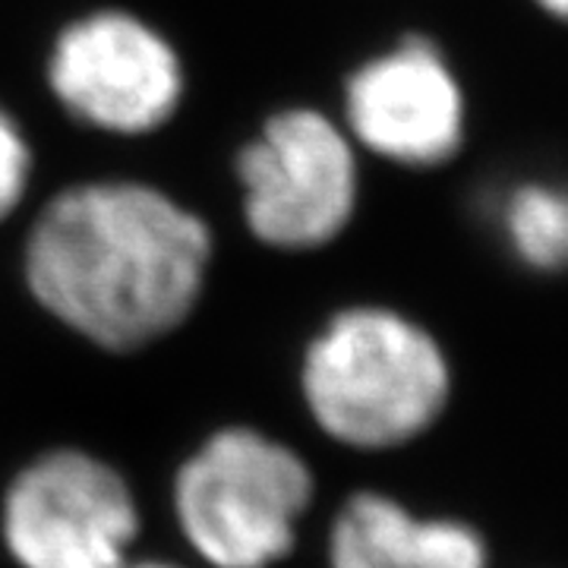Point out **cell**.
Wrapping results in <instances>:
<instances>
[{"label":"cell","instance_id":"obj_11","mask_svg":"<svg viewBox=\"0 0 568 568\" xmlns=\"http://www.w3.org/2000/svg\"><path fill=\"white\" fill-rule=\"evenodd\" d=\"M540 13H547L549 20L568 22V0H530Z\"/></svg>","mask_w":568,"mask_h":568},{"label":"cell","instance_id":"obj_2","mask_svg":"<svg viewBox=\"0 0 568 568\" xmlns=\"http://www.w3.org/2000/svg\"><path fill=\"white\" fill-rule=\"evenodd\" d=\"M304 395L342 446H407L446 414L452 364L433 332L405 313L351 306L306 351Z\"/></svg>","mask_w":568,"mask_h":568},{"label":"cell","instance_id":"obj_1","mask_svg":"<svg viewBox=\"0 0 568 568\" xmlns=\"http://www.w3.org/2000/svg\"><path fill=\"white\" fill-rule=\"evenodd\" d=\"M212 231L168 193L130 181L67 186L29 231L26 278L51 316L104 351L174 332L200 301Z\"/></svg>","mask_w":568,"mask_h":568},{"label":"cell","instance_id":"obj_8","mask_svg":"<svg viewBox=\"0 0 568 568\" xmlns=\"http://www.w3.org/2000/svg\"><path fill=\"white\" fill-rule=\"evenodd\" d=\"M332 568H489L484 534L458 518H424L383 493H357L335 518Z\"/></svg>","mask_w":568,"mask_h":568},{"label":"cell","instance_id":"obj_5","mask_svg":"<svg viewBox=\"0 0 568 568\" xmlns=\"http://www.w3.org/2000/svg\"><path fill=\"white\" fill-rule=\"evenodd\" d=\"M58 102L89 126L142 136L174 118L183 95L178 51L149 22L102 10L67 26L51 51Z\"/></svg>","mask_w":568,"mask_h":568},{"label":"cell","instance_id":"obj_3","mask_svg":"<svg viewBox=\"0 0 568 568\" xmlns=\"http://www.w3.org/2000/svg\"><path fill=\"white\" fill-rule=\"evenodd\" d=\"M313 499L301 455L253 429H224L183 465L178 518L215 568H265L294 547V525Z\"/></svg>","mask_w":568,"mask_h":568},{"label":"cell","instance_id":"obj_4","mask_svg":"<svg viewBox=\"0 0 568 568\" xmlns=\"http://www.w3.org/2000/svg\"><path fill=\"white\" fill-rule=\"evenodd\" d=\"M237 178L246 227L275 250L332 244L357 212L354 142L313 108H291L265 123L237 155Z\"/></svg>","mask_w":568,"mask_h":568},{"label":"cell","instance_id":"obj_6","mask_svg":"<svg viewBox=\"0 0 568 568\" xmlns=\"http://www.w3.org/2000/svg\"><path fill=\"white\" fill-rule=\"evenodd\" d=\"M136 528L140 515L118 470L80 452L26 467L3 508L7 547L22 568H123Z\"/></svg>","mask_w":568,"mask_h":568},{"label":"cell","instance_id":"obj_12","mask_svg":"<svg viewBox=\"0 0 568 568\" xmlns=\"http://www.w3.org/2000/svg\"><path fill=\"white\" fill-rule=\"evenodd\" d=\"M133 568H174V566H162V562H142V566H133Z\"/></svg>","mask_w":568,"mask_h":568},{"label":"cell","instance_id":"obj_9","mask_svg":"<svg viewBox=\"0 0 568 568\" xmlns=\"http://www.w3.org/2000/svg\"><path fill=\"white\" fill-rule=\"evenodd\" d=\"M496 227L508 256L534 275L568 272V183L528 178L496 203Z\"/></svg>","mask_w":568,"mask_h":568},{"label":"cell","instance_id":"obj_7","mask_svg":"<svg viewBox=\"0 0 568 568\" xmlns=\"http://www.w3.org/2000/svg\"><path fill=\"white\" fill-rule=\"evenodd\" d=\"M347 136L398 168H443L465 145L467 102L443 48L405 36L345 85Z\"/></svg>","mask_w":568,"mask_h":568},{"label":"cell","instance_id":"obj_10","mask_svg":"<svg viewBox=\"0 0 568 568\" xmlns=\"http://www.w3.org/2000/svg\"><path fill=\"white\" fill-rule=\"evenodd\" d=\"M29 174H32L29 142L13 118L0 108V222L20 205L29 186Z\"/></svg>","mask_w":568,"mask_h":568}]
</instances>
